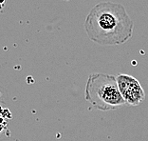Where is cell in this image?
<instances>
[{
	"instance_id": "277c9868",
	"label": "cell",
	"mask_w": 148,
	"mask_h": 141,
	"mask_svg": "<svg viewBox=\"0 0 148 141\" xmlns=\"http://www.w3.org/2000/svg\"><path fill=\"white\" fill-rule=\"evenodd\" d=\"M4 3H5V0H1V8L4 7Z\"/></svg>"
},
{
	"instance_id": "7a4b0ae2",
	"label": "cell",
	"mask_w": 148,
	"mask_h": 141,
	"mask_svg": "<svg viewBox=\"0 0 148 141\" xmlns=\"http://www.w3.org/2000/svg\"><path fill=\"white\" fill-rule=\"evenodd\" d=\"M85 97L86 101L100 111L115 110L125 105L117 78L106 73H92L88 76Z\"/></svg>"
},
{
	"instance_id": "3957f363",
	"label": "cell",
	"mask_w": 148,
	"mask_h": 141,
	"mask_svg": "<svg viewBox=\"0 0 148 141\" xmlns=\"http://www.w3.org/2000/svg\"><path fill=\"white\" fill-rule=\"evenodd\" d=\"M121 95L125 104L130 106H138L145 98V93L140 82L135 77L128 75H119L117 77Z\"/></svg>"
},
{
	"instance_id": "6da1fadb",
	"label": "cell",
	"mask_w": 148,
	"mask_h": 141,
	"mask_svg": "<svg viewBox=\"0 0 148 141\" xmlns=\"http://www.w3.org/2000/svg\"><path fill=\"white\" fill-rule=\"evenodd\" d=\"M88 37L103 46L120 45L132 36L134 24L120 3L101 2L90 10L84 23Z\"/></svg>"
}]
</instances>
